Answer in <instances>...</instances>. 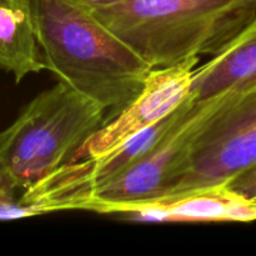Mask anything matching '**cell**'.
Masks as SVG:
<instances>
[{
    "label": "cell",
    "instance_id": "obj_1",
    "mask_svg": "<svg viewBox=\"0 0 256 256\" xmlns=\"http://www.w3.org/2000/svg\"><path fill=\"white\" fill-rule=\"evenodd\" d=\"M45 70L112 119L142 92L152 68L79 0H32Z\"/></svg>",
    "mask_w": 256,
    "mask_h": 256
},
{
    "label": "cell",
    "instance_id": "obj_2",
    "mask_svg": "<svg viewBox=\"0 0 256 256\" xmlns=\"http://www.w3.org/2000/svg\"><path fill=\"white\" fill-rule=\"evenodd\" d=\"M152 69L222 52L256 15V0H120L92 8Z\"/></svg>",
    "mask_w": 256,
    "mask_h": 256
},
{
    "label": "cell",
    "instance_id": "obj_3",
    "mask_svg": "<svg viewBox=\"0 0 256 256\" xmlns=\"http://www.w3.org/2000/svg\"><path fill=\"white\" fill-rule=\"evenodd\" d=\"M106 122L105 109L62 82L40 92L0 132L6 189L25 192L76 156Z\"/></svg>",
    "mask_w": 256,
    "mask_h": 256
},
{
    "label": "cell",
    "instance_id": "obj_4",
    "mask_svg": "<svg viewBox=\"0 0 256 256\" xmlns=\"http://www.w3.org/2000/svg\"><path fill=\"white\" fill-rule=\"evenodd\" d=\"M255 164L256 85L230 90L196 134L162 199L225 185Z\"/></svg>",
    "mask_w": 256,
    "mask_h": 256
},
{
    "label": "cell",
    "instance_id": "obj_5",
    "mask_svg": "<svg viewBox=\"0 0 256 256\" xmlns=\"http://www.w3.org/2000/svg\"><path fill=\"white\" fill-rule=\"evenodd\" d=\"M229 92L204 100L190 95L186 109L164 139L122 174L92 190L79 209L122 214L132 205L162 199L184 164L196 134Z\"/></svg>",
    "mask_w": 256,
    "mask_h": 256
},
{
    "label": "cell",
    "instance_id": "obj_6",
    "mask_svg": "<svg viewBox=\"0 0 256 256\" xmlns=\"http://www.w3.org/2000/svg\"><path fill=\"white\" fill-rule=\"evenodd\" d=\"M199 60L194 56L172 66L152 69L139 95L119 114L108 119L74 160L105 156L172 114L192 95Z\"/></svg>",
    "mask_w": 256,
    "mask_h": 256
},
{
    "label": "cell",
    "instance_id": "obj_7",
    "mask_svg": "<svg viewBox=\"0 0 256 256\" xmlns=\"http://www.w3.org/2000/svg\"><path fill=\"white\" fill-rule=\"evenodd\" d=\"M256 85V15L249 24L209 62L198 66L192 95L209 99L229 90Z\"/></svg>",
    "mask_w": 256,
    "mask_h": 256
},
{
    "label": "cell",
    "instance_id": "obj_8",
    "mask_svg": "<svg viewBox=\"0 0 256 256\" xmlns=\"http://www.w3.org/2000/svg\"><path fill=\"white\" fill-rule=\"evenodd\" d=\"M42 70L32 0H0V72L12 74L19 84Z\"/></svg>",
    "mask_w": 256,
    "mask_h": 256
},
{
    "label": "cell",
    "instance_id": "obj_9",
    "mask_svg": "<svg viewBox=\"0 0 256 256\" xmlns=\"http://www.w3.org/2000/svg\"><path fill=\"white\" fill-rule=\"evenodd\" d=\"M232 194L226 185H220L180 196L132 205L122 214L138 222H226Z\"/></svg>",
    "mask_w": 256,
    "mask_h": 256
},
{
    "label": "cell",
    "instance_id": "obj_10",
    "mask_svg": "<svg viewBox=\"0 0 256 256\" xmlns=\"http://www.w3.org/2000/svg\"><path fill=\"white\" fill-rule=\"evenodd\" d=\"M46 214L42 208L25 202L12 190L0 189V220H16Z\"/></svg>",
    "mask_w": 256,
    "mask_h": 256
},
{
    "label": "cell",
    "instance_id": "obj_11",
    "mask_svg": "<svg viewBox=\"0 0 256 256\" xmlns=\"http://www.w3.org/2000/svg\"><path fill=\"white\" fill-rule=\"evenodd\" d=\"M225 185L232 192L256 202V164L242 172V174L236 175L234 179L228 182Z\"/></svg>",
    "mask_w": 256,
    "mask_h": 256
},
{
    "label": "cell",
    "instance_id": "obj_12",
    "mask_svg": "<svg viewBox=\"0 0 256 256\" xmlns=\"http://www.w3.org/2000/svg\"><path fill=\"white\" fill-rule=\"evenodd\" d=\"M79 2H84V4L89 5L92 8H99V6H105V5H112L114 2H120V0H79Z\"/></svg>",
    "mask_w": 256,
    "mask_h": 256
},
{
    "label": "cell",
    "instance_id": "obj_13",
    "mask_svg": "<svg viewBox=\"0 0 256 256\" xmlns=\"http://www.w3.org/2000/svg\"><path fill=\"white\" fill-rule=\"evenodd\" d=\"M0 189H6V186H5L4 182H2V172H0ZM6 190H9V189H6Z\"/></svg>",
    "mask_w": 256,
    "mask_h": 256
}]
</instances>
